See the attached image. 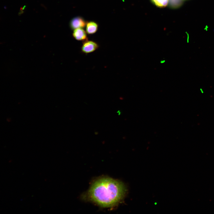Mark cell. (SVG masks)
<instances>
[{"mask_svg":"<svg viewBox=\"0 0 214 214\" xmlns=\"http://www.w3.org/2000/svg\"><path fill=\"white\" fill-rule=\"evenodd\" d=\"M126 191L125 186L121 182L103 177L94 181L88 191L82 195L81 198L102 207H112L121 202Z\"/></svg>","mask_w":214,"mask_h":214,"instance_id":"6da1fadb","label":"cell"},{"mask_svg":"<svg viewBox=\"0 0 214 214\" xmlns=\"http://www.w3.org/2000/svg\"><path fill=\"white\" fill-rule=\"evenodd\" d=\"M99 45L96 42L87 40L84 41L81 47L82 51L85 54L92 52L97 49Z\"/></svg>","mask_w":214,"mask_h":214,"instance_id":"7a4b0ae2","label":"cell"},{"mask_svg":"<svg viewBox=\"0 0 214 214\" xmlns=\"http://www.w3.org/2000/svg\"><path fill=\"white\" fill-rule=\"evenodd\" d=\"M86 22L82 17L79 16L73 18L70 22V25L72 29L83 28L86 25Z\"/></svg>","mask_w":214,"mask_h":214,"instance_id":"3957f363","label":"cell"},{"mask_svg":"<svg viewBox=\"0 0 214 214\" xmlns=\"http://www.w3.org/2000/svg\"><path fill=\"white\" fill-rule=\"evenodd\" d=\"M73 36L78 40L85 41L87 40L86 32L82 28L74 29L73 33Z\"/></svg>","mask_w":214,"mask_h":214,"instance_id":"277c9868","label":"cell"},{"mask_svg":"<svg viewBox=\"0 0 214 214\" xmlns=\"http://www.w3.org/2000/svg\"><path fill=\"white\" fill-rule=\"evenodd\" d=\"M86 32L89 34L95 33L98 29V25L95 22L90 21L86 22Z\"/></svg>","mask_w":214,"mask_h":214,"instance_id":"5b68a950","label":"cell"},{"mask_svg":"<svg viewBox=\"0 0 214 214\" xmlns=\"http://www.w3.org/2000/svg\"><path fill=\"white\" fill-rule=\"evenodd\" d=\"M183 0H168V5L169 7L176 9L181 7L183 4Z\"/></svg>","mask_w":214,"mask_h":214,"instance_id":"8992f818","label":"cell"},{"mask_svg":"<svg viewBox=\"0 0 214 214\" xmlns=\"http://www.w3.org/2000/svg\"><path fill=\"white\" fill-rule=\"evenodd\" d=\"M154 5L159 7H163L168 4V0H150Z\"/></svg>","mask_w":214,"mask_h":214,"instance_id":"52a82bcc","label":"cell"},{"mask_svg":"<svg viewBox=\"0 0 214 214\" xmlns=\"http://www.w3.org/2000/svg\"><path fill=\"white\" fill-rule=\"evenodd\" d=\"M166 62V60H161L160 61V63L161 64H163L164 63H165Z\"/></svg>","mask_w":214,"mask_h":214,"instance_id":"ba28073f","label":"cell"}]
</instances>
